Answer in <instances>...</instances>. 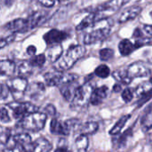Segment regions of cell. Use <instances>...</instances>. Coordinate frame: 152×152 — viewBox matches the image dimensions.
Returning a JSON list of instances; mask_svg holds the SVG:
<instances>
[{
    "mask_svg": "<svg viewBox=\"0 0 152 152\" xmlns=\"http://www.w3.org/2000/svg\"><path fill=\"white\" fill-rule=\"evenodd\" d=\"M40 26V19L36 12H33L27 19H15L4 26V28L12 33H24Z\"/></svg>",
    "mask_w": 152,
    "mask_h": 152,
    "instance_id": "6da1fadb",
    "label": "cell"
},
{
    "mask_svg": "<svg viewBox=\"0 0 152 152\" xmlns=\"http://www.w3.org/2000/svg\"><path fill=\"white\" fill-rule=\"evenodd\" d=\"M86 53V48L83 45H70L65 54L59 58L58 69L61 70H67L71 69Z\"/></svg>",
    "mask_w": 152,
    "mask_h": 152,
    "instance_id": "7a4b0ae2",
    "label": "cell"
},
{
    "mask_svg": "<svg viewBox=\"0 0 152 152\" xmlns=\"http://www.w3.org/2000/svg\"><path fill=\"white\" fill-rule=\"evenodd\" d=\"M47 120V116L44 112L35 111L28 114L21 119H20L19 126L27 131H31L34 133L41 131Z\"/></svg>",
    "mask_w": 152,
    "mask_h": 152,
    "instance_id": "3957f363",
    "label": "cell"
},
{
    "mask_svg": "<svg viewBox=\"0 0 152 152\" xmlns=\"http://www.w3.org/2000/svg\"><path fill=\"white\" fill-rule=\"evenodd\" d=\"M5 151H31L32 140L28 134H18L11 136L4 145Z\"/></svg>",
    "mask_w": 152,
    "mask_h": 152,
    "instance_id": "277c9868",
    "label": "cell"
},
{
    "mask_svg": "<svg viewBox=\"0 0 152 152\" xmlns=\"http://www.w3.org/2000/svg\"><path fill=\"white\" fill-rule=\"evenodd\" d=\"M92 86L86 82L84 85H78L74 91L73 97L69 102L72 109H83L89 103V98L92 92Z\"/></svg>",
    "mask_w": 152,
    "mask_h": 152,
    "instance_id": "5b68a950",
    "label": "cell"
},
{
    "mask_svg": "<svg viewBox=\"0 0 152 152\" xmlns=\"http://www.w3.org/2000/svg\"><path fill=\"white\" fill-rule=\"evenodd\" d=\"M80 125V121L77 118H71L65 121H61L57 118H53L50 124V131L53 134L67 136L70 132Z\"/></svg>",
    "mask_w": 152,
    "mask_h": 152,
    "instance_id": "8992f818",
    "label": "cell"
},
{
    "mask_svg": "<svg viewBox=\"0 0 152 152\" xmlns=\"http://www.w3.org/2000/svg\"><path fill=\"white\" fill-rule=\"evenodd\" d=\"M15 119H21L29 113L38 111L39 108L29 102H13L7 105Z\"/></svg>",
    "mask_w": 152,
    "mask_h": 152,
    "instance_id": "52a82bcc",
    "label": "cell"
},
{
    "mask_svg": "<svg viewBox=\"0 0 152 152\" xmlns=\"http://www.w3.org/2000/svg\"><path fill=\"white\" fill-rule=\"evenodd\" d=\"M110 31H111V27L108 22L102 26H98L93 28L90 32H87L84 38V44L89 45L102 41L109 37Z\"/></svg>",
    "mask_w": 152,
    "mask_h": 152,
    "instance_id": "ba28073f",
    "label": "cell"
},
{
    "mask_svg": "<svg viewBox=\"0 0 152 152\" xmlns=\"http://www.w3.org/2000/svg\"><path fill=\"white\" fill-rule=\"evenodd\" d=\"M28 84V83L27 81V78L22 77L11 78L6 82V86L10 93H12L13 94V97L17 99L23 97V94L27 88Z\"/></svg>",
    "mask_w": 152,
    "mask_h": 152,
    "instance_id": "9c48e42d",
    "label": "cell"
},
{
    "mask_svg": "<svg viewBox=\"0 0 152 152\" xmlns=\"http://www.w3.org/2000/svg\"><path fill=\"white\" fill-rule=\"evenodd\" d=\"M45 93V86L44 83L41 82H33L28 84L27 88L23 94V97H28L30 100L37 101L44 97Z\"/></svg>",
    "mask_w": 152,
    "mask_h": 152,
    "instance_id": "30bf717a",
    "label": "cell"
},
{
    "mask_svg": "<svg viewBox=\"0 0 152 152\" xmlns=\"http://www.w3.org/2000/svg\"><path fill=\"white\" fill-rule=\"evenodd\" d=\"M70 37V34L67 31L59 30L56 28L50 29L47 33L43 36V38L47 45H55V44H61L66 39Z\"/></svg>",
    "mask_w": 152,
    "mask_h": 152,
    "instance_id": "8fae6325",
    "label": "cell"
},
{
    "mask_svg": "<svg viewBox=\"0 0 152 152\" xmlns=\"http://www.w3.org/2000/svg\"><path fill=\"white\" fill-rule=\"evenodd\" d=\"M127 72L133 78L136 77H148L151 74V69L150 66L142 61H134L132 64H130L127 68Z\"/></svg>",
    "mask_w": 152,
    "mask_h": 152,
    "instance_id": "7c38bea8",
    "label": "cell"
},
{
    "mask_svg": "<svg viewBox=\"0 0 152 152\" xmlns=\"http://www.w3.org/2000/svg\"><path fill=\"white\" fill-rule=\"evenodd\" d=\"M152 85L151 81H146L140 84L136 89L135 94L138 96V101L136 102V106L138 108L142 107L145 102L151 100V98Z\"/></svg>",
    "mask_w": 152,
    "mask_h": 152,
    "instance_id": "4fadbf2b",
    "label": "cell"
},
{
    "mask_svg": "<svg viewBox=\"0 0 152 152\" xmlns=\"http://www.w3.org/2000/svg\"><path fill=\"white\" fill-rule=\"evenodd\" d=\"M128 0H110L107 1L97 7L94 8V10L102 12L107 18L110 17V15L107 12H110V14H112L116 12L118 10H119Z\"/></svg>",
    "mask_w": 152,
    "mask_h": 152,
    "instance_id": "5bb4252c",
    "label": "cell"
},
{
    "mask_svg": "<svg viewBox=\"0 0 152 152\" xmlns=\"http://www.w3.org/2000/svg\"><path fill=\"white\" fill-rule=\"evenodd\" d=\"M65 74L63 70L59 69H53L44 74L45 85L47 86H59L64 80Z\"/></svg>",
    "mask_w": 152,
    "mask_h": 152,
    "instance_id": "9a60e30c",
    "label": "cell"
},
{
    "mask_svg": "<svg viewBox=\"0 0 152 152\" xmlns=\"http://www.w3.org/2000/svg\"><path fill=\"white\" fill-rule=\"evenodd\" d=\"M108 93H109V88L106 86L92 89L89 98V103L94 106L102 104V102L107 98Z\"/></svg>",
    "mask_w": 152,
    "mask_h": 152,
    "instance_id": "2e32d148",
    "label": "cell"
},
{
    "mask_svg": "<svg viewBox=\"0 0 152 152\" xmlns=\"http://www.w3.org/2000/svg\"><path fill=\"white\" fill-rule=\"evenodd\" d=\"M133 134H134L133 127H130L126 131H125L123 134L119 133L118 134L114 135L115 137L112 139L113 149L120 150V149L124 148L125 146H126V143L129 141V139L133 137Z\"/></svg>",
    "mask_w": 152,
    "mask_h": 152,
    "instance_id": "e0dca14e",
    "label": "cell"
},
{
    "mask_svg": "<svg viewBox=\"0 0 152 152\" xmlns=\"http://www.w3.org/2000/svg\"><path fill=\"white\" fill-rule=\"evenodd\" d=\"M142 11V7L140 5H133L128 8H126L119 16L118 18V23H126L129 20H134L136 17L140 15V13Z\"/></svg>",
    "mask_w": 152,
    "mask_h": 152,
    "instance_id": "ac0fdd59",
    "label": "cell"
},
{
    "mask_svg": "<svg viewBox=\"0 0 152 152\" xmlns=\"http://www.w3.org/2000/svg\"><path fill=\"white\" fill-rule=\"evenodd\" d=\"M111 75L117 82L125 86L130 85L134 79L127 72V69H118L117 70H114Z\"/></svg>",
    "mask_w": 152,
    "mask_h": 152,
    "instance_id": "d6986e66",
    "label": "cell"
},
{
    "mask_svg": "<svg viewBox=\"0 0 152 152\" xmlns=\"http://www.w3.org/2000/svg\"><path fill=\"white\" fill-rule=\"evenodd\" d=\"M53 150L52 143L45 138H38L32 142V151L37 152H47Z\"/></svg>",
    "mask_w": 152,
    "mask_h": 152,
    "instance_id": "ffe728a7",
    "label": "cell"
},
{
    "mask_svg": "<svg viewBox=\"0 0 152 152\" xmlns=\"http://www.w3.org/2000/svg\"><path fill=\"white\" fill-rule=\"evenodd\" d=\"M48 46H49V48L46 51V57L52 62L57 61L59 60V58L61 56L62 53H63L62 46L61 45V44L51 45H48Z\"/></svg>",
    "mask_w": 152,
    "mask_h": 152,
    "instance_id": "44dd1931",
    "label": "cell"
},
{
    "mask_svg": "<svg viewBox=\"0 0 152 152\" xmlns=\"http://www.w3.org/2000/svg\"><path fill=\"white\" fill-rule=\"evenodd\" d=\"M136 50V47L134 43L129 39H123L118 44V51L122 56H128Z\"/></svg>",
    "mask_w": 152,
    "mask_h": 152,
    "instance_id": "7402d4cb",
    "label": "cell"
},
{
    "mask_svg": "<svg viewBox=\"0 0 152 152\" xmlns=\"http://www.w3.org/2000/svg\"><path fill=\"white\" fill-rule=\"evenodd\" d=\"M99 129V124L94 121H88L79 126L78 131L80 134L90 135L95 134Z\"/></svg>",
    "mask_w": 152,
    "mask_h": 152,
    "instance_id": "603a6c76",
    "label": "cell"
},
{
    "mask_svg": "<svg viewBox=\"0 0 152 152\" xmlns=\"http://www.w3.org/2000/svg\"><path fill=\"white\" fill-rule=\"evenodd\" d=\"M16 69V65L12 61L4 60L0 61V77L12 76Z\"/></svg>",
    "mask_w": 152,
    "mask_h": 152,
    "instance_id": "cb8c5ba5",
    "label": "cell"
},
{
    "mask_svg": "<svg viewBox=\"0 0 152 152\" xmlns=\"http://www.w3.org/2000/svg\"><path fill=\"white\" fill-rule=\"evenodd\" d=\"M151 117V105L150 104L148 106L147 111L145 112V114L142 116L141 119V127L143 133H148L151 131L152 126Z\"/></svg>",
    "mask_w": 152,
    "mask_h": 152,
    "instance_id": "d4e9b609",
    "label": "cell"
},
{
    "mask_svg": "<svg viewBox=\"0 0 152 152\" xmlns=\"http://www.w3.org/2000/svg\"><path fill=\"white\" fill-rule=\"evenodd\" d=\"M34 69L29 63L28 61H21L19 66H18V75L19 77H30L31 75H33L34 73Z\"/></svg>",
    "mask_w": 152,
    "mask_h": 152,
    "instance_id": "484cf974",
    "label": "cell"
},
{
    "mask_svg": "<svg viewBox=\"0 0 152 152\" xmlns=\"http://www.w3.org/2000/svg\"><path fill=\"white\" fill-rule=\"evenodd\" d=\"M130 118H131V115H129V114H128V115L122 116V117L117 121V123L114 125V126L110 129V134L112 135V136H114V135L118 134L119 133H121V132H122V129H123L124 126H126V122L130 119Z\"/></svg>",
    "mask_w": 152,
    "mask_h": 152,
    "instance_id": "4316f807",
    "label": "cell"
},
{
    "mask_svg": "<svg viewBox=\"0 0 152 152\" xmlns=\"http://www.w3.org/2000/svg\"><path fill=\"white\" fill-rule=\"evenodd\" d=\"M89 146V139L87 135L80 134L75 140V147L78 151H86Z\"/></svg>",
    "mask_w": 152,
    "mask_h": 152,
    "instance_id": "83f0119b",
    "label": "cell"
},
{
    "mask_svg": "<svg viewBox=\"0 0 152 152\" xmlns=\"http://www.w3.org/2000/svg\"><path fill=\"white\" fill-rule=\"evenodd\" d=\"M28 61L33 68H42L46 61V56L44 53L33 55Z\"/></svg>",
    "mask_w": 152,
    "mask_h": 152,
    "instance_id": "f1b7e54d",
    "label": "cell"
},
{
    "mask_svg": "<svg viewBox=\"0 0 152 152\" xmlns=\"http://www.w3.org/2000/svg\"><path fill=\"white\" fill-rule=\"evenodd\" d=\"M100 78H107L110 75V69L106 64H101L94 69V74Z\"/></svg>",
    "mask_w": 152,
    "mask_h": 152,
    "instance_id": "f546056e",
    "label": "cell"
},
{
    "mask_svg": "<svg viewBox=\"0 0 152 152\" xmlns=\"http://www.w3.org/2000/svg\"><path fill=\"white\" fill-rule=\"evenodd\" d=\"M99 56L102 61H109L114 57V50L111 48H103L100 50Z\"/></svg>",
    "mask_w": 152,
    "mask_h": 152,
    "instance_id": "4dcf8cb0",
    "label": "cell"
},
{
    "mask_svg": "<svg viewBox=\"0 0 152 152\" xmlns=\"http://www.w3.org/2000/svg\"><path fill=\"white\" fill-rule=\"evenodd\" d=\"M11 137V130L7 127L0 126V144L4 146Z\"/></svg>",
    "mask_w": 152,
    "mask_h": 152,
    "instance_id": "1f68e13d",
    "label": "cell"
},
{
    "mask_svg": "<svg viewBox=\"0 0 152 152\" xmlns=\"http://www.w3.org/2000/svg\"><path fill=\"white\" fill-rule=\"evenodd\" d=\"M15 38H16V34L15 33H12V34L9 35L6 37H1L0 38V49L7 46L8 45L12 43L15 40Z\"/></svg>",
    "mask_w": 152,
    "mask_h": 152,
    "instance_id": "d6a6232c",
    "label": "cell"
},
{
    "mask_svg": "<svg viewBox=\"0 0 152 152\" xmlns=\"http://www.w3.org/2000/svg\"><path fill=\"white\" fill-rule=\"evenodd\" d=\"M11 117L9 114V110H7L5 107H2L0 109V121L4 124L9 123L11 121Z\"/></svg>",
    "mask_w": 152,
    "mask_h": 152,
    "instance_id": "836d02e7",
    "label": "cell"
},
{
    "mask_svg": "<svg viewBox=\"0 0 152 152\" xmlns=\"http://www.w3.org/2000/svg\"><path fill=\"white\" fill-rule=\"evenodd\" d=\"M122 99L123 101L126 102V103H128V102H131L133 98H134V94L132 92V90L130 88H126V89H123L122 90Z\"/></svg>",
    "mask_w": 152,
    "mask_h": 152,
    "instance_id": "e575fe53",
    "label": "cell"
},
{
    "mask_svg": "<svg viewBox=\"0 0 152 152\" xmlns=\"http://www.w3.org/2000/svg\"><path fill=\"white\" fill-rule=\"evenodd\" d=\"M147 37H148L142 30V28L137 27L133 33V38L134 39H142V38H147Z\"/></svg>",
    "mask_w": 152,
    "mask_h": 152,
    "instance_id": "d590c367",
    "label": "cell"
},
{
    "mask_svg": "<svg viewBox=\"0 0 152 152\" xmlns=\"http://www.w3.org/2000/svg\"><path fill=\"white\" fill-rule=\"evenodd\" d=\"M9 93H10V91H9L6 84L5 85L0 84V100H5L8 97Z\"/></svg>",
    "mask_w": 152,
    "mask_h": 152,
    "instance_id": "8d00e7d4",
    "label": "cell"
},
{
    "mask_svg": "<svg viewBox=\"0 0 152 152\" xmlns=\"http://www.w3.org/2000/svg\"><path fill=\"white\" fill-rule=\"evenodd\" d=\"M47 117H54L56 115V109L53 104H48L45 107V112Z\"/></svg>",
    "mask_w": 152,
    "mask_h": 152,
    "instance_id": "74e56055",
    "label": "cell"
},
{
    "mask_svg": "<svg viewBox=\"0 0 152 152\" xmlns=\"http://www.w3.org/2000/svg\"><path fill=\"white\" fill-rule=\"evenodd\" d=\"M54 151H69V148H68V145L66 143V141L64 139H61V141H59L58 147Z\"/></svg>",
    "mask_w": 152,
    "mask_h": 152,
    "instance_id": "f35d334b",
    "label": "cell"
},
{
    "mask_svg": "<svg viewBox=\"0 0 152 152\" xmlns=\"http://www.w3.org/2000/svg\"><path fill=\"white\" fill-rule=\"evenodd\" d=\"M39 1V3L43 5V6H45V7H53L54 4H55V3L57 2V0H38Z\"/></svg>",
    "mask_w": 152,
    "mask_h": 152,
    "instance_id": "ab89813d",
    "label": "cell"
},
{
    "mask_svg": "<svg viewBox=\"0 0 152 152\" xmlns=\"http://www.w3.org/2000/svg\"><path fill=\"white\" fill-rule=\"evenodd\" d=\"M142 28L143 32H144L148 37H151V35H152L151 25H150V24H143Z\"/></svg>",
    "mask_w": 152,
    "mask_h": 152,
    "instance_id": "60d3db41",
    "label": "cell"
},
{
    "mask_svg": "<svg viewBox=\"0 0 152 152\" xmlns=\"http://www.w3.org/2000/svg\"><path fill=\"white\" fill-rule=\"evenodd\" d=\"M123 89H124V88H123V85L120 84V83H118V82H117V83L113 86V87H112V91H113L114 93H121Z\"/></svg>",
    "mask_w": 152,
    "mask_h": 152,
    "instance_id": "b9f144b4",
    "label": "cell"
},
{
    "mask_svg": "<svg viewBox=\"0 0 152 152\" xmlns=\"http://www.w3.org/2000/svg\"><path fill=\"white\" fill-rule=\"evenodd\" d=\"M36 53H37V48H36V46H34V45H29V46L27 48V54H28L29 56L35 55Z\"/></svg>",
    "mask_w": 152,
    "mask_h": 152,
    "instance_id": "7bdbcfd3",
    "label": "cell"
}]
</instances>
